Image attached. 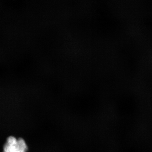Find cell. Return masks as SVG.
Listing matches in <instances>:
<instances>
[{"instance_id":"6da1fadb","label":"cell","mask_w":152,"mask_h":152,"mask_svg":"<svg viewBox=\"0 0 152 152\" xmlns=\"http://www.w3.org/2000/svg\"><path fill=\"white\" fill-rule=\"evenodd\" d=\"M28 150L27 145L24 139L10 136L4 144L3 152H27Z\"/></svg>"}]
</instances>
